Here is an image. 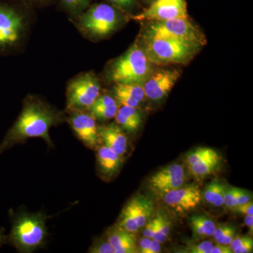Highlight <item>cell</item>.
<instances>
[{
    "instance_id": "1",
    "label": "cell",
    "mask_w": 253,
    "mask_h": 253,
    "mask_svg": "<svg viewBox=\"0 0 253 253\" xmlns=\"http://www.w3.org/2000/svg\"><path fill=\"white\" fill-rule=\"evenodd\" d=\"M66 119L59 110L36 96H28L23 102L22 111L0 143V155L14 145L29 138H42L52 144L49 129Z\"/></svg>"
},
{
    "instance_id": "2",
    "label": "cell",
    "mask_w": 253,
    "mask_h": 253,
    "mask_svg": "<svg viewBox=\"0 0 253 253\" xmlns=\"http://www.w3.org/2000/svg\"><path fill=\"white\" fill-rule=\"evenodd\" d=\"M126 14L107 2L92 3L83 13L71 18L86 39L99 41L116 33L126 22Z\"/></svg>"
},
{
    "instance_id": "3",
    "label": "cell",
    "mask_w": 253,
    "mask_h": 253,
    "mask_svg": "<svg viewBox=\"0 0 253 253\" xmlns=\"http://www.w3.org/2000/svg\"><path fill=\"white\" fill-rule=\"evenodd\" d=\"M153 63L139 41H136L124 54L109 63L106 69L108 81L113 84L141 83L154 71Z\"/></svg>"
},
{
    "instance_id": "4",
    "label": "cell",
    "mask_w": 253,
    "mask_h": 253,
    "mask_svg": "<svg viewBox=\"0 0 253 253\" xmlns=\"http://www.w3.org/2000/svg\"><path fill=\"white\" fill-rule=\"evenodd\" d=\"M46 219V216L41 212L15 214L6 241L18 252H33L45 243L47 236Z\"/></svg>"
},
{
    "instance_id": "5",
    "label": "cell",
    "mask_w": 253,
    "mask_h": 253,
    "mask_svg": "<svg viewBox=\"0 0 253 253\" xmlns=\"http://www.w3.org/2000/svg\"><path fill=\"white\" fill-rule=\"evenodd\" d=\"M139 42L154 64L189 63L200 50L177 40L145 33Z\"/></svg>"
},
{
    "instance_id": "6",
    "label": "cell",
    "mask_w": 253,
    "mask_h": 253,
    "mask_svg": "<svg viewBox=\"0 0 253 253\" xmlns=\"http://www.w3.org/2000/svg\"><path fill=\"white\" fill-rule=\"evenodd\" d=\"M24 5L0 2V52L17 49L28 35L29 19Z\"/></svg>"
},
{
    "instance_id": "7",
    "label": "cell",
    "mask_w": 253,
    "mask_h": 253,
    "mask_svg": "<svg viewBox=\"0 0 253 253\" xmlns=\"http://www.w3.org/2000/svg\"><path fill=\"white\" fill-rule=\"evenodd\" d=\"M144 22L146 23L144 33L147 34L168 37L199 49L206 44V36L189 18Z\"/></svg>"
},
{
    "instance_id": "8",
    "label": "cell",
    "mask_w": 253,
    "mask_h": 253,
    "mask_svg": "<svg viewBox=\"0 0 253 253\" xmlns=\"http://www.w3.org/2000/svg\"><path fill=\"white\" fill-rule=\"evenodd\" d=\"M100 80L95 73H81L73 78L66 87V110L89 111L101 94Z\"/></svg>"
},
{
    "instance_id": "9",
    "label": "cell",
    "mask_w": 253,
    "mask_h": 253,
    "mask_svg": "<svg viewBox=\"0 0 253 253\" xmlns=\"http://www.w3.org/2000/svg\"><path fill=\"white\" fill-rule=\"evenodd\" d=\"M130 18L141 21L188 18L187 4L186 0H155L147 7Z\"/></svg>"
},
{
    "instance_id": "10",
    "label": "cell",
    "mask_w": 253,
    "mask_h": 253,
    "mask_svg": "<svg viewBox=\"0 0 253 253\" xmlns=\"http://www.w3.org/2000/svg\"><path fill=\"white\" fill-rule=\"evenodd\" d=\"M180 75V71L174 68L154 70L143 83L145 96L154 101L164 99L175 85Z\"/></svg>"
},
{
    "instance_id": "11",
    "label": "cell",
    "mask_w": 253,
    "mask_h": 253,
    "mask_svg": "<svg viewBox=\"0 0 253 253\" xmlns=\"http://www.w3.org/2000/svg\"><path fill=\"white\" fill-rule=\"evenodd\" d=\"M66 118L76 135L89 149L97 147L100 140L98 127L94 116L88 111H68Z\"/></svg>"
},
{
    "instance_id": "12",
    "label": "cell",
    "mask_w": 253,
    "mask_h": 253,
    "mask_svg": "<svg viewBox=\"0 0 253 253\" xmlns=\"http://www.w3.org/2000/svg\"><path fill=\"white\" fill-rule=\"evenodd\" d=\"M163 196L165 204L179 213L192 211L199 206L203 199L202 192L196 185H183Z\"/></svg>"
},
{
    "instance_id": "13",
    "label": "cell",
    "mask_w": 253,
    "mask_h": 253,
    "mask_svg": "<svg viewBox=\"0 0 253 253\" xmlns=\"http://www.w3.org/2000/svg\"><path fill=\"white\" fill-rule=\"evenodd\" d=\"M100 139L116 154L123 156L127 149V138L122 128L116 123H111L98 127Z\"/></svg>"
},
{
    "instance_id": "14",
    "label": "cell",
    "mask_w": 253,
    "mask_h": 253,
    "mask_svg": "<svg viewBox=\"0 0 253 253\" xmlns=\"http://www.w3.org/2000/svg\"><path fill=\"white\" fill-rule=\"evenodd\" d=\"M113 96L120 104L138 108L146 97L143 84L141 83L115 84Z\"/></svg>"
},
{
    "instance_id": "15",
    "label": "cell",
    "mask_w": 253,
    "mask_h": 253,
    "mask_svg": "<svg viewBox=\"0 0 253 253\" xmlns=\"http://www.w3.org/2000/svg\"><path fill=\"white\" fill-rule=\"evenodd\" d=\"M107 240L114 249L115 253H138L134 234L116 225L108 233Z\"/></svg>"
},
{
    "instance_id": "16",
    "label": "cell",
    "mask_w": 253,
    "mask_h": 253,
    "mask_svg": "<svg viewBox=\"0 0 253 253\" xmlns=\"http://www.w3.org/2000/svg\"><path fill=\"white\" fill-rule=\"evenodd\" d=\"M122 157L105 145L100 146L96 153L100 172L106 177H111L119 170Z\"/></svg>"
},
{
    "instance_id": "17",
    "label": "cell",
    "mask_w": 253,
    "mask_h": 253,
    "mask_svg": "<svg viewBox=\"0 0 253 253\" xmlns=\"http://www.w3.org/2000/svg\"><path fill=\"white\" fill-rule=\"evenodd\" d=\"M119 103L114 96L109 94H100L89 109L95 119L108 121L115 118L119 109Z\"/></svg>"
},
{
    "instance_id": "18",
    "label": "cell",
    "mask_w": 253,
    "mask_h": 253,
    "mask_svg": "<svg viewBox=\"0 0 253 253\" xmlns=\"http://www.w3.org/2000/svg\"><path fill=\"white\" fill-rule=\"evenodd\" d=\"M115 118L118 126L129 132L137 130L142 122L141 113L138 111L137 108L124 105L119 107Z\"/></svg>"
},
{
    "instance_id": "19",
    "label": "cell",
    "mask_w": 253,
    "mask_h": 253,
    "mask_svg": "<svg viewBox=\"0 0 253 253\" xmlns=\"http://www.w3.org/2000/svg\"><path fill=\"white\" fill-rule=\"evenodd\" d=\"M128 204L130 206L139 229H141L152 215L154 211L152 203L146 198L137 196L133 198Z\"/></svg>"
},
{
    "instance_id": "20",
    "label": "cell",
    "mask_w": 253,
    "mask_h": 253,
    "mask_svg": "<svg viewBox=\"0 0 253 253\" xmlns=\"http://www.w3.org/2000/svg\"><path fill=\"white\" fill-rule=\"evenodd\" d=\"M226 189L224 184L214 180L206 186L202 196L208 204L214 207H221L224 206V195Z\"/></svg>"
},
{
    "instance_id": "21",
    "label": "cell",
    "mask_w": 253,
    "mask_h": 253,
    "mask_svg": "<svg viewBox=\"0 0 253 253\" xmlns=\"http://www.w3.org/2000/svg\"><path fill=\"white\" fill-rule=\"evenodd\" d=\"M184 177L186 176L184 168L179 164H172L163 168L151 176L149 179V184L151 186L163 181Z\"/></svg>"
},
{
    "instance_id": "22",
    "label": "cell",
    "mask_w": 253,
    "mask_h": 253,
    "mask_svg": "<svg viewBox=\"0 0 253 253\" xmlns=\"http://www.w3.org/2000/svg\"><path fill=\"white\" fill-rule=\"evenodd\" d=\"M220 161L221 158L218 154L212 157L205 158L189 166L190 172L196 177H204L211 174L219 166Z\"/></svg>"
},
{
    "instance_id": "23",
    "label": "cell",
    "mask_w": 253,
    "mask_h": 253,
    "mask_svg": "<svg viewBox=\"0 0 253 253\" xmlns=\"http://www.w3.org/2000/svg\"><path fill=\"white\" fill-rule=\"evenodd\" d=\"M190 223L194 235L198 237H210L212 236L216 227L214 221L201 214L192 216Z\"/></svg>"
},
{
    "instance_id": "24",
    "label": "cell",
    "mask_w": 253,
    "mask_h": 253,
    "mask_svg": "<svg viewBox=\"0 0 253 253\" xmlns=\"http://www.w3.org/2000/svg\"><path fill=\"white\" fill-rule=\"evenodd\" d=\"M94 0H59L60 5L63 11L73 18L83 13L89 7Z\"/></svg>"
},
{
    "instance_id": "25",
    "label": "cell",
    "mask_w": 253,
    "mask_h": 253,
    "mask_svg": "<svg viewBox=\"0 0 253 253\" xmlns=\"http://www.w3.org/2000/svg\"><path fill=\"white\" fill-rule=\"evenodd\" d=\"M118 225L125 230L133 233V234H135L139 231V226H138L129 204H126V207L123 210Z\"/></svg>"
},
{
    "instance_id": "26",
    "label": "cell",
    "mask_w": 253,
    "mask_h": 253,
    "mask_svg": "<svg viewBox=\"0 0 253 253\" xmlns=\"http://www.w3.org/2000/svg\"><path fill=\"white\" fill-rule=\"evenodd\" d=\"M155 219H156V226H155L152 239L157 240L162 244L168 239L169 236V231H170V222L161 214H158Z\"/></svg>"
},
{
    "instance_id": "27",
    "label": "cell",
    "mask_w": 253,
    "mask_h": 253,
    "mask_svg": "<svg viewBox=\"0 0 253 253\" xmlns=\"http://www.w3.org/2000/svg\"><path fill=\"white\" fill-rule=\"evenodd\" d=\"M217 244L229 246L236 236V229L233 226L220 225L216 226L212 234Z\"/></svg>"
},
{
    "instance_id": "28",
    "label": "cell",
    "mask_w": 253,
    "mask_h": 253,
    "mask_svg": "<svg viewBox=\"0 0 253 253\" xmlns=\"http://www.w3.org/2000/svg\"><path fill=\"white\" fill-rule=\"evenodd\" d=\"M106 2L122 11L129 17L136 14V11L140 7L139 0H104Z\"/></svg>"
},
{
    "instance_id": "29",
    "label": "cell",
    "mask_w": 253,
    "mask_h": 253,
    "mask_svg": "<svg viewBox=\"0 0 253 253\" xmlns=\"http://www.w3.org/2000/svg\"><path fill=\"white\" fill-rule=\"evenodd\" d=\"M217 153L212 149L209 148H199L196 149L194 152L190 154L187 156L186 159V165L188 167L192 166L195 163L199 162L201 160L205 159V158L212 157L215 156Z\"/></svg>"
},
{
    "instance_id": "30",
    "label": "cell",
    "mask_w": 253,
    "mask_h": 253,
    "mask_svg": "<svg viewBox=\"0 0 253 253\" xmlns=\"http://www.w3.org/2000/svg\"><path fill=\"white\" fill-rule=\"evenodd\" d=\"M89 253H115L114 249L107 239H100L91 245Z\"/></svg>"
},
{
    "instance_id": "31",
    "label": "cell",
    "mask_w": 253,
    "mask_h": 253,
    "mask_svg": "<svg viewBox=\"0 0 253 253\" xmlns=\"http://www.w3.org/2000/svg\"><path fill=\"white\" fill-rule=\"evenodd\" d=\"M238 188H231L228 189L226 188L224 195V205L226 207L233 208L236 206V194H237Z\"/></svg>"
},
{
    "instance_id": "32",
    "label": "cell",
    "mask_w": 253,
    "mask_h": 253,
    "mask_svg": "<svg viewBox=\"0 0 253 253\" xmlns=\"http://www.w3.org/2000/svg\"><path fill=\"white\" fill-rule=\"evenodd\" d=\"M213 243L211 241H204L199 244L193 245L189 248V252L191 253H211Z\"/></svg>"
},
{
    "instance_id": "33",
    "label": "cell",
    "mask_w": 253,
    "mask_h": 253,
    "mask_svg": "<svg viewBox=\"0 0 253 253\" xmlns=\"http://www.w3.org/2000/svg\"><path fill=\"white\" fill-rule=\"evenodd\" d=\"M20 4L24 5L28 8L44 7L52 4L56 0H18Z\"/></svg>"
},
{
    "instance_id": "34",
    "label": "cell",
    "mask_w": 253,
    "mask_h": 253,
    "mask_svg": "<svg viewBox=\"0 0 253 253\" xmlns=\"http://www.w3.org/2000/svg\"><path fill=\"white\" fill-rule=\"evenodd\" d=\"M234 212L244 214V215H251L253 214V201H249L246 204L239 205L235 207L231 208Z\"/></svg>"
},
{
    "instance_id": "35",
    "label": "cell",
    "mask_w": 253,
    "mask_h": 253,
    "mask_svg": "<svg viewBox=\"0 0 253 253\" xmlns=\"http://www.w3.org/2000/svg\"><path fill=\"white\" fill-rule=\"evenodd\" d=\"M251 201V196L244 190L238 188L236 194V206L239 205L246 204Z\"/></svg>"
},
{
    "instance_id": "36",
    "label": "cell",
    "mask_w": 253,
    "mask_h": 253,
    "mask_svg": "<svg viewBox=\"0 0 253 253\" xmlns=\"http://www.w3.org/2000/svg\"><path fill=\"white\" fill-rule=\"evenodd\" d=\"M253 250V241L252 238L249 237L246 242L241 245L240 247L236 249L233 253H252Z\"/></svg>"
},
{
    "instance_id": "37",
    "label": "cell",
    "mask_w": 253,
    "mask_h": 253,
    "mask_svg": "<svg viewBox=\"0 0 253 253\" xmlns=\"http://www.w3.org/2000/svg\"><path fill=\"white\" fill-rule=\"evenodd\" d=\"M144 226L145 229L143 231V235H144V237L152 239L154 234L155 226H156V219L154 218L152 220L148 221Z\"/></svg>"
},
{
    "instance_id": "38",
    "label": "cell",
    "mask_w": 253,
    "mask_h": 253,
    "mask_svg": "<svg viewBox=\"0 0 253 253\" xmlns=\"http://www.w3.org/2000/svg\"><path fill=\"white\" fill-rule=\"evenodd\" d=\"M151 239L149 238L144 237L140 240L139 242V249H138V252L141 253H147L148 249H149L150 244H151Z\"/></svg>"
},
{
    "instance_id": "39",
    "label": "cell",
    "mask_w": 253,
    "mask_h": 253,
    "mask_svg": "<svg viewBox=\"0 0 253 253\" xmlns=\"http://www.w3.org/2000/svg\"><path fill=\"white\" fill-rule=\"evenodd\" d=\"M233 253L229 246L217 244L213 246L211 253Z\"/></svg>"
},
{
    "instance_id": "40",
    "label": "cell",
    "mask_w": 253,
    "mask_h": 253,
    "mask_svg": "<svg viewBox=\"0 0 253 253\" xmlns=\"http://www.w3.org/2000/svg\"><path fill=\"white\" fill-rule=\"evenodd\" d=\"M161 251V243L157 240L151 239L149 249L146 253H158Z\"/></svg>"
},
{
    "instance_id": "41",
    "label": "cell",
    "mask_w": 253,
    "mask_h": 253,
    "mask_svg": "<svg viewBox=\"0 0 253 253\" xmlns=\"http://www.w3.org/2000/svg\"><path fill=\"white\" fill-rule=\"evenodd\" d=\"M244 223L248 227H249L251 230H253V214L251 215H246L244 219Z\"/></svg>"
},
{
    "instance_id": "42",
    "label": "cell",
    "mask_w": 253,
    "mask_h": 253,
    "mask_svg": "<svg viewBox=\"0 0 253 253\" xmlns=\"http://www.w3.org/2000/svg\"><path fill=\"white\" fill-rule=\"evenodd\" d=\"M7 236L5 235L4 229L0 226V249L6 242Z\"/></svg>"
},
{
    "instance_id": "43",
    "label": "cell",
    "mask_w": 253,
    "mask_h": 253,
    "mask_svg": "<svg viewBox=\"0 0 253 253\" xmlns=\"http://www.w3.org/2000/svg\"><path fill=\"white\" fill-rule=\"evenodd\" d=\"M140 1H143L145 4L149 6V4H151V3L154 2L155 0H140Z\"/></svg>"
}]
</instances>
